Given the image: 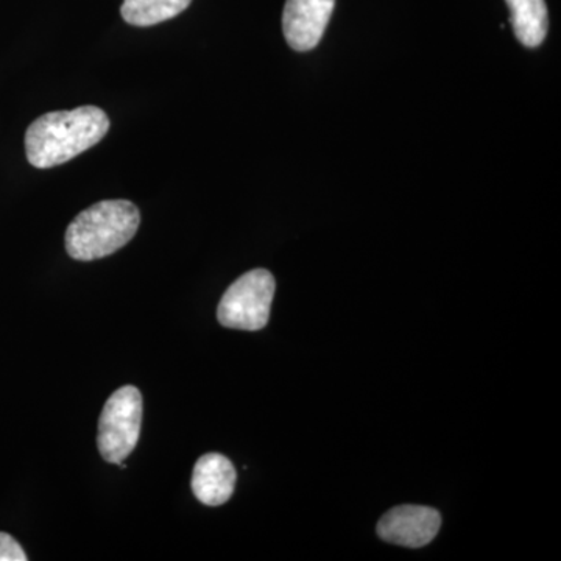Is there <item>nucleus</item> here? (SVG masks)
Returning <instances> with one entry per match:
<instances>
[{
	"label": "nucleus",
	"instance_id": "nucleus-1",
	"mask_svg": "<svg viewBox=\"0 0 561 561\" xmlns=\"http://www.w3.org/2000/svg\"><path fill=\"white\" fill-rule=\"evenodd\" d=\"M108 130V116L98 106L54 111L32 122L25 133V153L33 168H55L90 150Z\"/></svg>",
	"mask_w": 561,
	"mask_h": 561
},
{
	"label": "nucleus",
	"instance_id": "nucleus-2",
	"mask_svg": "<svg viewBox=\"0 0 561 561\" xmlns=\"http://www.w3.org/2000/svg\"><path fill=\"white\" fill-rule=\"evenodd\" d=\"M139 224V209L131 202L95 203L70 221L65 236L66 251L77 261L102 260L127 245Z\"/></svg>",
	"mask_w": 561,
	"mask_h": 561
},
{
	"label": "nucleus",
	"instance_id": "nucleus-3",
	"mask_svg": "<svg viewBox=\"0 0 561 561\" xmlns=\"http://www.w3.org/2000/svg\"><path fill=\"white\" fill-rule=\"evenodd\" d=\"M275 289L271 272L256 268L245 273L221 297L217 309L219 323L242 331H260L267 327Z\"/></svg>",
	"mask_w": 561,
	"mask_h": 561
},
{
	"label": "nucleus",
	"instance_id": "nucleus-4",
	"mask_svg": "<svg viewBox=\"0 0 561 561\" xmlns=\"http://www.w3.org/2000/svg\"><path fill=\"white\" fill-rule=\"evenodd\" d=\"M142 424V397L133 386L114 391L99 421L98 445L103 460L122 465L135 451Z\"/></svg>",
	"mask_w": 561,
	"mask_h": 561
},
{
	"label": "nucleus",
	"instance_id": "nucleus-5",
	"mask_svg": "<svg viewBox=\"0 0 561 561\" xmlns=\"http://www.w3.org/2000/svg\"><path fill=\"white\" fill-rule=\"evenodd\" d=\"M442 526V515L423 505H400L391 508L378 523V535L383 541L404 548H423L430 545Z\"/></svg>",
	"mask_w": 561,
	"mask_h": 561
},
{
	"label": "nucleus",
	"instance_id": "nucleus-6",
	"mask_svg": "<svg viewBox=\"0 0 561 561\" xmlns=\"http://www.w3.org/2000/svg\"><path fill=\"white\" fill-rule=\"evenodd\" d=\"M334 5L335 0H287L283 32L291 49L309 51L319 46Z\"/></svg>",
	"mask_w": 561,
	"mask_h": 561
},
{
	"label": "nucleus",
	"instance_id": "nucleus-7",
	"mask_svg": "<svg viewBox=\"0 0 561 561\" xmlns=\"http://www.w3.org/2000/svg\"><path fill=\"white\" fill-rule=\"evenodd\" d=\"M234 465L221 454H205L195 463L192 474V491L202 504L219 507L231 500L234 493Z\"/></svg>",
	"mask_w": 561,
	"mask_h": 561
},
{
	"label": "nucleus",
	"instance_id": "nucleus-8",
	"mask_svg": "<svg viewBox=\"0 0 561 561\" xmlns=\"http://www.w3.org/2000/svg\"><path fill=\"white\" fill-rule=\"evenodd\" d=\"M511 9V22L516 38L523 46H541L549 28L548 7L545 0H505Z\"/></svg>",
	"mask_w": 561,
	"mask_h": 561
},
{
	"label": "nucleus",
	"instance_id": "nucleus-9",
	"mask_svg": "<svg viewBox=\"0 0 561 561\" xmlns=\"http://www.w3.org/2000/svg\"><path fill=\"white\" fill-rule=\"evenodd\" d=\"M192 0H124L121 14L135 27H150L172 20L191 5Z\"/></svg>",
	"mask_w": 561,
	"mask_h": 561
},
{
	"label": "nucleus",
	"instance_id": "nucleus-10",
	"mask_svg": "<svg viewBox=\"0 0 561 561\" xmlns=\"http://www.w3.org/2000/svg\"><path fill=\"white\" fill-rule=\"evenodd\" d=\"M24 549L11 535L0 531V561H27Z\"/></svg>",
	"mask_w": 561,
	"mask_h": 561
}]
</instances>
